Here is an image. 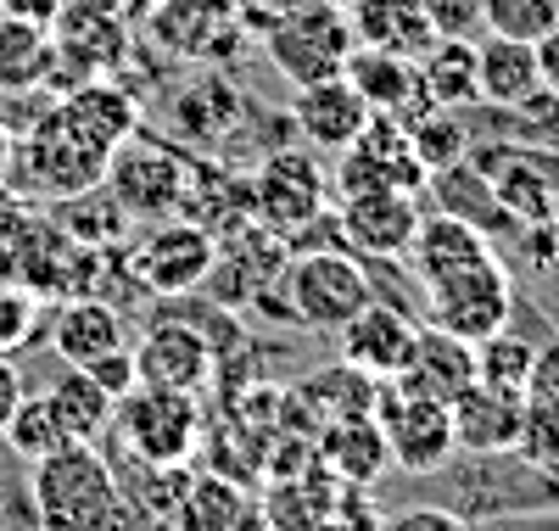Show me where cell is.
<instances>
[{
	"instance_id": "6da1fadb",
	"label": "cell",
	"mask_w": 559,
	"mask_h": 531,
	"mask_svg": "<svg viewBox=\"0 0 559 531\" xmlns=\"http://www.w3.org/2000/svg\"><path fill=\"white\" fill-rule=\"evenodd\" d=\"M28 498H34L39 526H51V531H96L129 515L118 498V475L96 442H62L57 453L34 459Z\"/></svg>"
},
{
	"instance_id": "7a4b0ae2",
	"label": "cell",
	"mask_w": 559,
	"mask_h": 531,
	"mask_svg": "<svg viewBox=\"0 0 559 531\" xmlns=\"http://www.w3.org/2000/svg\"><path fill=\"white\" fill-rule=\"evenodd\" d=\"M107 157L112 146L90 129L68 102H57L34 129L12 134V174L7 185H28L39 197H84L96 190L102 174H107Z\"/></svg>"
},
{
	"instance_id": "3957f363",
	"label": "cell",
	"mask_w": 559,
	"mask_h": 531,
	"mask_svg": "<svg viewBox=\"0 0 559 531\" xmlns=\"http://www.w3.org/2000/svg\"><path fill=\"white\" fill-rule=\"evenodd\" d=\"M353 17L342 0H297L274 28H263V51L269 62L286 73L292 84H313V79H336L353 57Z\"/></svg>"
},
{
	"instance_id": "277c9868",
	"label": "cell",
	"mask_w": 559,
	"mask_h": 531,
	"mask_svg": "<svg viewBox=\"0 0 559 531\" xmlns=\"http://www.w3.org/2000/svg\"><path fill=\"white\" fill-rule=\"evenodd\" d=\"M118 437L140 464H185L191 448L202 442V403L197 392H179V386H146L134 380L112 409Z\"/></svg>"
},
{
	"instance_id": "5b68a950",
	"label": "cell",
	"mask_w": 559,
	"mask_h": 531,
	"mask_svg": "<svg viewBox=\"0 0 559 531\" xmlns=\"http://www.w3.org/2000/svg\"><path fill=\"white\" fill-rule=\"evenodd\" d=\"M185 179H191V157H185L174 140H152V134H129L112 146L102 185L112 190V202L129 219H168L179 213Z\"/></svg>"
},
{
	"instance_id": "8992f818",
	"label": "cell",
	"mask_w": 559,
	"mask_h": 531,
	"mask_svg": "<svg viewBox=\"0 0 559 531\" xmlns=\"http://www.w3.org/2000/svg\"><path fill=\"white\" fill-rule=\"evenodd\" d=\"M369 297V274L358 263V252H336V247H313L297 252L286 263V308L292 319H302L308 330H342Z\"/></svg>"
},
{
	"instance_id": "52a82bcc",
	"label": "cell",
	"mask_w": 559,
	"mask_h": 531,
	"mask_svg": "<svg viewBox=\"0 0 559 531\" xmlns=\"http://www.w3.org/2000/svg\"><path fill=\"white\" fill-rule=\"evenodd\" d=\"M426 308H431V324L464 335V342H487L515 314V280H509L498 258L464 263L442 280H426Z\"/></svg>"
},
{
	"instance_id": "ba28073f",
	"label": "cell",
	"mask_w": 559,
	"mask_h": 531,
	"mask_svg": "<svg viewBox=\"0 0 559 531\" xmlns=\"http://www.w3.org/2000/svg\"><path fill=\"white\" fill-rule=\"evenodd\" d=\"M129 269H134V280L146 285V292L185 297V292H197L202 280H213V269H218V235L202 229L197 219H185V213H168V219H157L146 235H140Z\"/></svg>"
},
{
	"instance_id": "9c48e42d",
	"label": "cell",
	"mask_w": 559,
	"mask_h": 531,
	"mask_svg": "<svg viewBox=\"0 0 559 531\" xmlns=\"http://www.w3.org/2000/svg\"><path fill=\"white\" fill-rule=\"evenodd\" d=\"M146 34L168 57L213 68V62H236L247 23H241L236 0H152Z\"/></svg>"
},
{
	"instance_id": "30bf717a",
	"label": "cell",
	"mask_w": 559,
	"mask_h": 531,
	"mask_svg": "<svg viewBox=\"0 0 559 531\" xmlns=\"http://www.w3.org/2000/svg\"><path fill=\"white\" fill-rule=\"evenodd\" d=\"M324 168L308 152H274L263 157V168L252 174V224L274 229V235H297L302 224L319 219L324 208Z\"/></svg>"
},
{
	"instance_id": "8fae6325",
	"label": "cell",
	"mask_w": 559,
	"mask_h": 531,
	"mask_svg": "<svg viewBox=\"0 0 559 531\" xmlns=\"http://www.w3.org/2000/svg\"><path fill=\"white\" fill-rule=\"evenodd\" d=\"M376 420L386 430V448H392V464H403L408 475H431L453 459V414L448 403L437 398H414V392H381L376 403Z\"/></svg>"
},
{
	"instance_id": "7c38bea8",
	"label": "cell",
	"mask_w": 559,
	"mask_h": 531,
	"mask_svg": "<svg viewBox=\"0 0 559 531\" xmlns=\"http://www.w3.org/2000/svg\"><path fill=\"white\" fill-rule=\"evenodd\" d=\"M476 179L492 190V202L515 224H548L559 197V157L526 146H492L476 157Z\"/></svg>"
},
{
	"instance_id": "4fadbf2b",
	"label": "cell",
	"mask_w": 559,
	"mask_h": 531,
	"mask_svg": "<svg viewBox=\"0 0 559 531\" xmlns=\"http://www.w3.org/2000/svg\"><path fill=\"white\" fill-rule=\"evenodd\" d=\"M419 224L414 190H358V197H336V229L358 258H403Z\"/></svg>"
},
{
	"instance_id": "5bb4252c",
	"label": "cell",
	"mask_w": 559,
	"mask_h": 531,
	"mask_svg": "<svg viewBox=\"0 0 559 531\" xmlns=\"http://www.w3.org/2000/svg\"><path fill=\"white\" fill-rule=\"evenodd\" d=\"M336 335H342V364H353V369L369 375V380H397L403 364H408V353H414L419 324L403 319L397 308H386V303L369 297Z\"/></svg>"
},
{
	"instance_id": "9a60e30c",
	"label": "cell",
	"mask_w": 559,
	"mask_h": 531,
	"mask_svg": "<svg viewBox=\"0 0 559 531\" xmlns=\"http://www.w3.org/2000/svg\"><path fill=\"white\" fill-rule=\"evenodd\" d=\"M369 102L336 73V79H313V84H297V102H292V123L302 129L308 146L319 152H347L353 140L369 129Z\"/></svg>"
},
{
	"instance_id": "2e32d148",
	"label": "cell",
	"mask_w": 559,
	"mask_h": 531,
	"mask_svg": "<svg viewBox=\"0 0 559 531\" xmlns=\"http://www.w3.org/2000/svg\"><path fill=\"white\" fill-rule=\"evenodd\" d=\"M453 414V442L476 459H492V453H515V437H521V392L509 386H487V380H471L464 392L448 403Z\"/></svg>"
},
{
	"instance_id": "e0dca14e",
	"label": "cell",
	"mask_w": 559,
	"mask_h": 531,
	"mask_svg": "<svg viewBox=\"0 0 559 531\" xmlns=\"http://www.w3.org/2000/svg\"><path fill=\"white\" fill-rule=\"evenodd\" d=\"M471 380H476V342H464V335H453L442 324H426L414 335V353L397 375L403 392L437 398V403H453Z\"/></svg>"
},
{
	"instance_id": "ac0fdd59",
	"label": "cell",
	"mask_w": 559,
	"mask_h": 531,
	"mask_svg": "<svg viewBox=\"0 0 559 531\" xmlns=\"http://www.w3.org/2000/svg\"><path fill=\"white\" fill-rule=\"evenodd\" d=\"M342 79L369 102V113H386V118H414L426 113V90H419V68L414 57H397V51H381V45H353V57L342 68Z\"/></svg>"
},
{
	"instance_id": "d6986e66",
	"label": "cell",
	"mask_w": 559,
	"mask_h": 531,
	"mask_svg": "<svg viewBox=\"0 0 559 531\" xmlns=\"http://www.w3.org/2000/svg\"><path fill=\"white\" fill-rule=\"evenodd\" d=\"M403 258H408L414 280L426 285V280H442V274H453V269H464V263L492 258V240H487L481 224H471L464 213L442 208V213H419L414 240H408Z\"/></svg>"
},
{
	"instance_id": "ffe728a7",
	"label": "cell",
	"mask_w": 559,
	"mask_h": 531,
	"mask_svg": "<svg viewBox=\"0 0 559 531\" xmlns=\"http://www.w3.org/2000/svg\"><path fill=\"white\" fill-rule=\"evenodd\" d=\"M319 464L331 470L342 487H376L392 464V448H386V430L376 414H336L324 420L319 430Z\"/></svg>"
},
{
	"instance_id": "44dd1931",
	"label": "cell",
	"mask_w": 559,
	"mask_h": 531,
	"mask_svg": "<svg viewBox=\"0 0 559 531\" xmlns=\"http://www.w3.org/2000/svg\"><path fill=\"white\" fill-rule=\"evenodd\" d=\"M134 380L202 392V386L213 380V347L191 324H157V330L140 335V347H134Z\"/></svg>"
},
{
	"instance_id": "7402d4cb",
	"label": "cell",
	"mask_w": 559,
	"mask_h": 531,
	"mask_svg": "<svg viewBox=\"0 0 559 531\" xmlns=\"http://www.w3.org/2000/svg\"><path fill=\"white\" fill-rule=\"evenodd\" d=\"M168 123H174L179 140H191V146H218V140H229L241 123V90L224 73H202L191 84H179Z\"/></svg>"
},
{
	"instance_id": "603a6c76",
	"label": "cell",
	"mask_w": 559,
	"mask_h": 531,
	"mask_svg": "<svg viewBox=\"0 0 559 531\" xmlns=\"http://www.w3.org/2000/svg\"><path fill=\"white\" fill-rule=\"evenodd\" d=\"M51 347H57L62 364H79V369H84V364H96V358H107V353L123 347V319H118L112 303L79 292V297H68V303L57 308Z\"/></svg>"
},
{
	"instance_id": "cb8c5ba5",
	"label": "cell",
	"mask_w": 559,
	"mask_h": 531,
	"mask_svg": "<svg viewBox=\"0 0 559 531\" xmlns=\"http://www.w3.org/2000/svg\"><path fill=\"white\" fill-rule=\"evenodd\" d=\"M419 68V90H426L431 107H476V34H437L426 51L414 57Z\"/></svg>"
},
{
	"instance_id": "d4e9b609",
	"label": "cell",
	"mask_w": 559,
	"mask_h": 531,
	"mask_svg": "<svg viewBox=\"0 0 559 531\" xmlns=\"http://www.w3.org/2000/svg\"><path fill=\"white\" fill-rule=\"evenodd\" d=\"M537 84H543V73H537L532 39H509V34L476 39V90H481L487 107H503L509 113L515 102H526Z\"/></svg>"
},
{
	"instance_id": "484cf974",
	"label": "cell",
	"mask_w": 559,
	"mask_h": 531,
	"mask_svg": "<svg viewBox=\"0 0 559 531\" xmlns=\"http://www.w3.org/2000/svg\"><path fill=\"white\" fill-rule=\"evenodd\" d=\"M347 17H353L358 45H381V51H397V57H419L437 39L419 0H347Z\"/></svg>"
},
{
	"instance_id": "4316f807",
	"label": "cell",
	"mask_w": 559,
	"mask_h": 531,
	"mask_svg": "<svg viewBox=\"0 0 559 531\" xmlns=\"http://www.w3.org/2000/svg\"><path fill=\"white\" fill-rule=\"evenodd\" d=\"M45 398H51V409H57V420L68 430V442H102L112 430L118 398L90 369H79V364H68L51 386H45Z\"/></svg>"
},
{
	"instance_id": "83f0119b",
	"label": "cell",
	"mask_w": 559,
	"mask_h": 531,
	"mask_svg": "<svg viewBox=\"0 0 559 531\" xmlns=\"http://www.w3.org/2000/svg\"><path fill=\"white\" fill-rule=\"evenodd\" d=\"M51 73H57V34L45 23H23L0 12V90L23 95V90L51 84Z\"/></svg>"
},
{
	"instance_id": "f1b7e54d",
	"label": "cell",
	"mask_w": 559,
	"mask_h": 531,
	"mask_svg": "<svg viewBox=\"0 0 559 531\" xmlns=\"http://www.w3.org/2000/svg\"><path fill=\"white\" fill-rule=\"evenodd\" d=\"M403 129H408V146H414L419 168H426L431 179L471 163V129L453 118V107H426V113H414Z\"/></svg>"
},
{
	"instance_id": "f546056e",
	"label": "cell",
	"mask_w": 559,
	"mask_h": 531,
	"mask_svg": "<svg viewBox=\"0 0 559 531\" xmlns=\"http://www.w3.org/2000/svg\"><path fill=\"white\" fill-rule=\"evenodd\" d=\"M45 235L51 229L34 219V208L0 185V280H23L28 285V274H34L39 252H45Z\"/></svg>"
},
{
	"instance_id": "4dcf8cb0",
	"label": "cell",
	"mask_w": 559,
	"mask_h": 531,
	"mask_svg": "<svg viewBox=\"0 0 559 531\" xmlns=\"http://www.w3.org/2000/svg\"><path fill=\"white\" fill-rule=\"evenodd\" d=\"M174 520L197 526V531H236L241 520H252V504L229 475H197L191 487H185Z\"/></svg>"
},
{
	"instance_id": "1f68e13d",
	"label": "cell",
	"mask_w": 559,
	"mask_h": 531,
	"mask_svg": "<svg viewBox=\"0 0 559 531\" xmlns=\"http://www.w3.org/2000/svg\"><path fill=\"white\" fill-rule=\"evenodd\" d=\"M0 442H7L23 464H34V459H45V453H57V448L68 442V430H62L51 398H45V392L28 398V392H23L17 409H12V420H7V430H0Z\"/></svg>"
},
{
	"instance_id": "d6a6232c",
	"label": "cell",
	"mask_w": 559,
	"mask_h": 531,
	"mask_svg": "<svg viewBox=\"0 0 559 531\" xmlns=\"http://www.w3.org/2000/svg\"><path fill=\"white\" fill-rule=\"evenodd\" d=\"M526 375H532V342L515 330H492L487 342H476V380L487 386H509V392H526Z\"/></svg>"
},
{
	"instance_id": "836d02e7",
	"label": "cell",
	"mask_w": 559,
	"mask_h": 531,
	"mask_svg": "<svg viewBox=\"0 0 559 531\" xmlns=\"http://www.w3.org/2000/svg\"><path fill=\"white\" fill-rule=\"evenodd\" d=\"M515 453L526 464H559V398L548 392H521V437Z\"/></svg>"
},
{
	"instance_id": "e575fe53",
	"label": "cell",
	"mask_w": 559,
	"mask_h": 531,
	"mask_svg": "<svg viewBox=\"0 0 559 531\" xmlns=\"http://www.w3.org/2000/svg\"><path fill=\"white\" fill-rule=\"evenodd\" d=\"M39 335V292L23 280H0V353H23Z\"/></svg>"
},
{
	"instance_id": "d590c367",
	"label": "cell",
	"mask_w": 559,
	"mask_h": 531,
	"mask_svg": "<svg viewBox=\"0 0 559 531\" xmlns=\"http://www.w3.org/2000/svg\"><path fill=\"white\" fill-rule=\"evenodd\" d=\"M559 23V0H487V34L543 39Z\"/></svg>"
},
{
	"instance_id": "8d00e7d4",
	"label": "cell",
	"mask_w": 559,
	"mask_h": 531,
	"mask_svg": "<svg viewBox=\"0 0 559 531\" xmlns=\"http://www.w3.org/2000/svg\"><path fill=\"white\" fill-rule=\"evenodd\" d=\"M437 34H481L487 28V0H419Z\"/></svg>"
},
{
	"instance_id": "74e56055",
	"label": "cell",
	"mask_w": 559,
	"mask_h": 531,
	"mask_svg": "<svg viewBox=\"0 0 559 531\" xmlns=\"http://www.w3.org/2000/svg\"><path fill=\"white\" fill-rule=\"evenodd\" d=\"M526 392H548L559 398V335L532 347V375H526Z\"/></svg>"
},
{
	"instance_id": "f35d334b",
	"label": "cell",
	"mask_w": 559,
	"mask_h": 531,
	"mask_svg": "<svg viewBox=\"0 0 559 531\" xmlns=\"http://www.w3.org/2000/svg\"><path fill=\"white\" fill-rule=\"evenodd\" d=\"M84 369L96 375L112 398H123L129 386H134V353H129V347H118V353H107V358H96V364H84Z\"/></svg>"
},
{
	"instance_id": "ab89813d",
	"label": "cell",
	"mask_w": 559,
	"mask_h": 531,
	"mask_svg": "<svg viewBox=\"0 0 559 531\" xmlns=\"http://www.w3.org/2000/svg\"><path fill=\"white\" fill-rule=\"evenodd\" d=\"M0 12H7V17H23V23L57 28V17L68 12V0H0Z\"/></svg>"
},
{
	"instance_id": "60d3db41",
	"label": "cell",
	"mask_w": 559,
	"mask_h": 531,
	"mask_svg": "<svg viewBox=\"0 0 559 531\" xmlns=\"http://www.w3.org/2000/svg\"><path fill=\"white\" fill-rule=\"evenodd\" d=\"M532 51H537V73H543V84L559 95V23H554L543 39H532Z\"/></svg>"
},
{
	"instance_id": "b9f144b4",
	"label": "cell",
	"mask_w": 559,
	"mask_h": 531,
	"mask_svg": "<svg viewBox=\"0 0 559 531\" xmlns=\"http://www.w3.org/2000/svg\"><path fill=\"white\" fill-rule=\"evenodd\" d=\"M17 398H23V375H17L12 353H0V430H7V420H12Z\"/></svg>"
},
{
	"instance_id": "7bdbcfd3",
	"label": "cell",
	"mask_w": 559,
	"mask_h": 531,
	"mask_svg": "<svg viewBox=\"0 0 559 531\" xmlns=\"http://www.w3.org/2000/svg\"><path fill=\"white\" fill-rule=\"evenodd\" d=\"M397 526H442V531H448V526H459V520H453L448 509H408V515H397Z\"/></svg>"
},
{
	"instance_id": "ee69618b",
	"label": "cell",
	"mask_w": 559,
	"mask_h": 531,
	"mask_svg": "<svg viewBox=\"0 0 559 531\" xmlns=\"http://www.w3.org/2000/svg\"><path fill=\"white\" fill-rule=\"evenodd\" d=\"M7 174H12V129L0 123V185H7Z\"/></svg>"
},
{
	"instance_id": "f6af8a7d",
	"label": "cell",
	"mask_w": 559,
	"mask_h": 531,
	"mask_svg": "<svg viewBox=\"0 0 559 531\" xmlns=\"http://www.w3.org/2000/svg\"><path fill=\"white\" fill-rule=\"evenodd\" d=\"M548 224H554V235H559V197H554V213H548Z\"/></svg>"
},
{
	"instance_id": "bcb514c9",
	"label": "cell",
	"mask_w": 559,
	"mask_h": 531,
	"mask_svg": "<svg viewBox=\"0 0 559 531\" xmlns=\"http://www.w3.org/2000/svg\"><path fill=\"white\" fill-rule=\"evenodd\" d=\"M342 7H347V0H342Z\"/></svg>"
}]
</instances>
